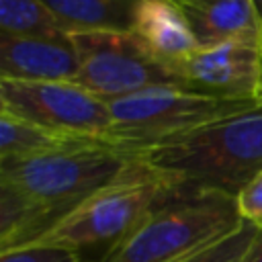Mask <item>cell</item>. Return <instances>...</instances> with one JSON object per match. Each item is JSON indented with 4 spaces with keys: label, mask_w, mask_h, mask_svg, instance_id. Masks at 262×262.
I'll return each mask as SVG.
<instances>
[{
    "label": "cell",
    "mask_w": 262,
    "mask_h": 262,
    "mask_svg": "<svg viewBox=\"0 0 262 262\" xmlns=\"http://www.w3.org/2000/svg\"><path fill=\"white\" fill-rule=\"evenodd\" d=\"M174 2H178L182 6V4H188V2H194V0H174Z\"/></svg>",
    "instance_id": "obj_21"
},
{
    "label": "cell",
    "mask_w": 262,
    "mask_h": 262,
    "mask_svg": "<svg viewBox=\"0 0 262 262\" xmlns=\"http://www.w3.org/2000/svg\"><path fill=\"white\" fill-rule=\"evenodd\" d=\"M0 108L66 137L106 139L108 102L76 82H25L0 78Z\"/></svg>",
    "instance_id": "obj_7"
},
{
    "label": "cell",
    "mask_w": 262,
    "mask_h": 262,
    "mask_svg": "<svg viewBox=\"0 0 262 262\" xmlns=\"http://www.w3.org/2000/svg\"><path fill=\"white\" fill-rule=\"evenodd\" d=\"M80 59L72 37L37 39L0 33V78L25 82H76Z\"/></svg>",
    "instance_id": "obj_9"
},
{
    "label": "cell",
    "mask_w": 262,
    "mask_h": 262,
    "mask_svg": "<svg viewBox=\"0 0 262 262\" xmlns=\"http://www.w3.org/2000/svg\"><path fill=\"white\" fill-rule=\"evenodd\" d=\"M258 104V100L221 98L186 88H151L108 102L113 125L106 139L143 149Z\"/></svg>",
    "instance_id": "obj_5"
},
{
    "label": "cell",
    "mask_w": 262,
    "mask_h": 262,
    "mask_svg": "<svg viewBox=\"0 0 262 262\" xmlns=\"http://www.w3.org/2000/svg\"><path fill=\"white\" fill-rule=\"evenodd\" d=\"M0 33L37 39L70 37L41 0H0Z\"/></svg>",
    "instance_id": "obj_14"
},
{
    "label": "cell",
    "mask_w": 262,
    "mask_h": 262,
    "mask_svg": "<svg viewBox=\"0 0 262 262\" xmlns=\"http://www.w3.org/2000/svg\"><path fill=\"white\" fill-rule=\"evenodd\" d=\"M80 262H100V260H90V258H84V260H80Z\"/></svg>",
    "instance_id": "obj_22"
},
{
    "label": "cell",
    "mask_w": 262,
    "mask_h": 262,
    "mask_svg": "<svg viewBox=\"0 0 262 262\" xmlns=\"http://www.w3.org/2000/svg\"><path fill=\"white\" fill-rule=\"evenodd\" d=\"M86 137H66L47 131L27 119L10 115L0 108V160L31 158L45 151H53L72 145Z\"/></svg>",
    "instance_id": "obj_13"
},
{
    "label": "cell",
    "mask_w": 262,
    "mask_h": 262,
    "mask_svg": "<svg viewBox=\"0 0 262 262\" xmlns=\"http://www.w3.org/2000/svg\"><path fill=\"white\" fill-rule=\"evenodd\" d=\"M68 33L131 31L137 0H41Z\"/></svg>",
    "instance_id": "obj_12"
},
{
    "label": "cell",
    "mask_w": 262,
    "mask_h": 262,
    "mask_svg": "<svg viewBox=\"0 0 262 262\" xmlns=\"http://www.w3.org/2000/svg\"><path fill=\"white\" fill-rule=\"evenodd\" d=\"M131 33L154 57L172 68L199 49L186 14L174 0H137L133 6Z\"/></svg>",
    "instance_id": "obj_10"
},
{
    "label": "cell",
    "mask_w": 262,
    "mask_h": 262,
    "mask_svg": "<svg viewBox=\"0 0 262 262\" xmlns=\"http://www.w3.org/2000/svg\"><path fill=\"white\" fill-rule=\"evenodd\" d=\"M174 70L194 92L233 100H258L262 92L260 45L225 43L199 47L176 61Z\"/></svg>",
    "instance_id": "obj_8"
},
{
    "label": "cell",
    "mask_w": 262,
    "mask_h": 262,
    "mask_svg": "<svg viewBox=\"0 0 262 262\" xmlns=\"http://www.w3.org/2000/svg\"><path fill=\"white\" fill-rule=\"evenodd\" d=\"M237 209L244 221H250L262 229V172L254 176L237 192Z\"/></svg>",
    "instance_id": "obj_17"
},
{
    "label": "cell",
    "mask_w": 262,
    "mask_h": 262,
    "mask_svg": "<svg viewBox=\"0 0 262 262\" xmlns=\"http://www.w3.org/2000/svg\"><path fill=\"white\" fill-rule=\"evenodd\" d=\"M80 59L76 84L104 102L151 88H188L184 78L154 57L131 31L70 33Z\"/></svg>",
    "instance_id": "obj_6"
},
{
    "label": "cell",
    "mask_w": 262,
    "mask_h": 262,
    "mask_svg": "<svg viewBox=\"0 0 262 262\" xmlns=\"http://www.w3.org/2000/svg\"><path fill=\"white\" fill-rule=\"evenodd\" d=\"M233 194L180 190L158 205L102 262H176L242 227Z\"/></svg>",
    "instance_id": "obj_3"
},
{
    "label": "cell",
    "mask_w": 262,
    "mask_h": 262,
    "mask_svg": "<svg viewBox=\"0 0 262 262\" xmlns=\"http://www.w3.org/2000/svg\"><path fill=\"white\" fill-rule=\"evenodd\" d=\"M260 72H262V39H260Z\"/></svg>",
    "instance_id": "obj_20"
},
{
    "label": "cell",
    "mask_w": 262,
    "mask_h": 262,
    "mask_svg": "<svg viewBox=\"0 0 262 262\" xmlns=\"http://www.w3.org/2000/svg\"><path fill=\"white\" fill-rule=\"evenodd\" d=\"M199 47L225 43L260 45L262 20L252 0H194L182 4Z\"/></svg>",
    "instance_id": "obj_11"
},
{
    "label": "cell",
    "mask_w": 262,
    "mask_h": 262,
    "mask_svg": "<svg viewBox=\"0 0 262 262\" xmlns=\"http://www.w3.org/2000/svg\"><path fill=\"white\" fill-rule=\"evenodd\" d=\"M252 2H254L256 12H258V16H260V20H262V0H252Z\"/></svg>",
    "instance_id": "obj_19"
},
{
    "label": "cell",
    "mask_w": 262,
    "mask_h": 262,
    "mask_svg": "<svg viewBox=\"0 0 262 262\" xmlns=\"http://www.w3.org/2000/svg\"><path fill=\"white\" fill-rule=\"evenodd\" d=\"M258 102H260V104H262V92H260V96H258Z\"/></svg>",
    "instance_id": "obj_23"
},
{
    "label": "cell",
    "mask_w": 262,
    "mask_h": 262,
    "mask_svg": "<svg viewBox=\"0 0 262 262\" xmlns=\"http://www.w3.org/2000/svg\"><path fill=\"white\" fill-rule=\"evenodd\" d=\"M180 190L160 172L113 184L72 209L35 244L70 248L80 256L84 250L102 248L106 258L158 205Z\"/></svg>",
    "instance_id": "obj_4"
},
{
    "label": "cell",
    "mask_w": 262,
    "mask_h": 262,
    "mask_svg": "<svg viewBox=\"0 0 262 262\" xmlns=\"http://www.w3.org/2000/svg\"><path fill=\"white\" fill-rule=\"evenodd\" d=\"M84 260L70 248L49 244H27L0 252V262H80Z\"/></svg>",
    "instance_id": "obj_16"
},
{
    "label": "cell",
    "mask_w": 262,
    "mask_h": 262,
    "mask_svg": "<svg viewBox=\"0 0 262 262\" xmlns=\"http://www.w3.org/2000/svg\"><path fill=\"white\" fill-rule=\"evenodd\" d=\"M139 151L149 168L182 190L237 196L262 172V104Z\"/></svg>",
    "instance_id": "obj_2"
},
{
    "label": "cell",
    "mask_w": 262,
    "mask_h": 262,
    "mask_svg": "<svg viewBox=\"0 0 262 262\" xmlns=\"http://www.w3.org/2000/svg\"><path fill=\"white\" fill-rule=\"evenodd\" d=\"M154 172L139 149L96 137L31 158L0 160V182L29 196L43 211L49 229L102 188Z\"/></svg>",
    "instance_id": "obj_1"
},
{
    "label": "cell",
    "mask_w": 262,
    "mask_h": 262,
    "mask_svg": "<svg viewBox=\"0 0 262 262\" xmlns=\"http://www.w3.org/2000/svg\"><path fill=\"white\" fill-rule=\"evenodd\" d=\"M258 231H260L258 225L244 221L242 227H237L227 237H223V239L182 258V260H176V262H242L244 256L248 254V250L252 248Z\"/></svg>",
    "instance_id": "obj_15"
},
{
    "label": "cell",
    "mask_w": 262,
    "mask_h": 262,
    "mask_svg": "<svg viewBox=\"0 0 262 262\" xmlns=\"http://www.w3.org/2000/svg\"><path fill=\"white\" fill-rule=\"evenodd\" d=\"M242 262H262V229L258 231V235H256L252 248L248 250V254L244 256Z\"/></svg>",
    "instance_id": "obj_18"
}]
</instances>
